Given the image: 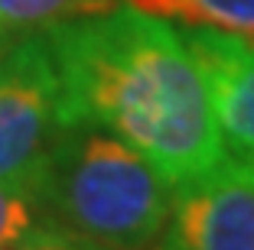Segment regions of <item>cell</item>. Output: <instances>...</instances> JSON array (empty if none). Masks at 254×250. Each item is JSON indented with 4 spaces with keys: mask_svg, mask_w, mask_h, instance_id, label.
Masks as SVG:
<instances>
[{
    "mask_svg": "<svg viewBox=\"0 0 254 250\" xmlns=\"http://www.w3.org/2000/svg\"><path fill=\"white\" fill-rule=\"evenodd\" d=\"M10 250H105V247H98V244H91V241H85V237L72 234V231L59 228L53 221H46L33 234L23 237L20 244H13Z\"/></svg>",
    "mask_w": 254,
    "mask_h": 250,
    "instance_id": "obj_9",
    "label": "cell"
},
{
    "mask_svg": "<svg viewBox=\"0 0 254 250\" xmlns=\"http://www.w3.org/2000/svg\"><path fill=\"white\" fill-rule=\"evenodd\" d=\"M212 98L225 150L254 162V39L212 26H180Z\"/></svg>",
    "mask_w": 254,
    "mask_h": 250,
    "instance_id": "obj_5",
    "label": "cell"
},
{
    "mask_svg": "<svg viewBox=\"0 0 254 250\" xmlns=\"http://www.w3.org/2000/svg\"><path fill=\"white\" fill-rule=\"evenodd\" d=\"M33 182L46 221L105 250H150L173 201L163 172L95 124H68Z\"/></svg>",
    "mask_w": 254,
    "mask_h": 250,
    "instance_id": "obj_2",
    "label": "cell"
},
{
    "mask_svg": "<svg viewBox=\"0 0 254 250\" xmlns=\"http://www.w3.org/2000/svg\"><path fill=\"white\" fill-rule=\"evenodd\" d=\"M157 250H254V162L225 156L173 185Z\"/></svg>",
    "mask_w": 254,
    "mask_h": 250,
    "instance_id": "obj_4",
    "label": "cell"
},
{
    "mask_svg": "<svg viewBox=\"0 0 254 250\" xmlns=\"http://www.w3.org/2000/svg\"><path fill=\"white\" fill-rule=\"evenodd\" d=\"M118 3L121 0H0V46L43 33L56 23L105 13Z\"/></svg>",
    "mask_w": 254,
    "mask_h": 250,
    "instance_id": "obj_6",
    "label": "cell"
},
{
    "mask_svg": "<svg viewBox=\"0 0 254 250\" xmlns=\"http://www.w3.org/2000/svg\"><path fill=\"white\" fill-rule=\"evenodd\" d=\"M62 78L65 124H95L143 153L170 185L228 156L212 98L180 30L118 3L46 30Z\"/></svg>",
    "mask_w": 254,
    "mask_h": 250,
    "instance_id": "obj_1",
    "label": "cell"
},
{
    "mask_svg": "<svg viewBox=\"0 0 254 250\" xmlns=\"http://www.w3.org/2000/svg\"><path fill=\"white\" fill-rule=\"evenodd\" d=\"M46 224L43 201L33 179H0V250H10Z\"/></svg>",
    "mask_w": 254,
    "mask_h": 250,
    "instance_id": "obj_8",
    "label": "cell"
},
{
    "mask_svg": "<svg viewBox=\"0 0 254 250\" xmlns=\"http://www.w3.org/2000/svg\"><path fill=\"white\" fill-rule=\"evenodd\" d=\"M157 13L163 20H180V26H212L254 39V0H124Z\"/></svg>",
    "mask_w": 254,
    "mask_h": 250,
    "instance_id": "obj_7",
    "label": "cell"
},
{
    "mask_svg": "<svg viewBox=\"0 0 254 250\" xmlns=\"http://www.w3.org/2000/svg\"><path fill=\"white\" fill-rule=\"evenodd\" d=\"M53 43L30 33L0 46V179H33L65 130Z\"/></svg>",
    "mask_w": 254,
    "mask_h": 250,
    "instance_id": "obj_3",
    "label": "cell"
}]
</instances>
